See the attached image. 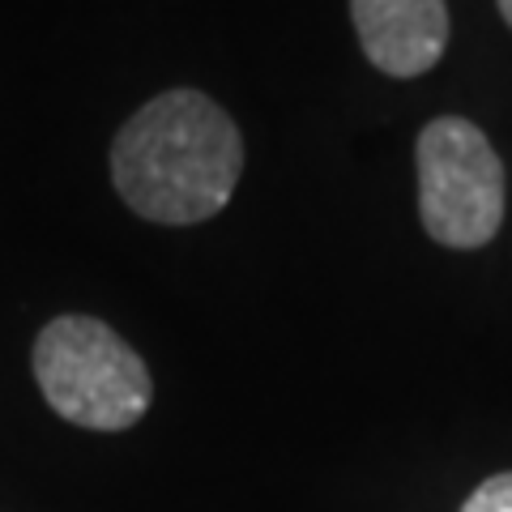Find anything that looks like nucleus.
I'll use <instances>...</instances> for the list:
<instances>
[{"mask_svg":"<svg viewBox=\"0 0 512 512\" xmlns=\"http://www.w3.org/2000/svg\"><path fill=\"white\" fill-rule=\"evenodd\" d=\"M495 5H500V18L512 26V0H495Z\"/></svg>","mask_w":512,"mask_h":512,"instance_id":"obj_6","label":"nucleus"},{"mask_svg":"<svg viewBox=\"0 0 512 512\" xmlns=\"http://www.w3.org/2000/svg\"><path fill=\"white\" fill-rule=\"evenodd\" d=\"M39 393L64 423L86 431H128L146 419L154 380L141 355L94 316H56L35 338Z\"/></svg>","mask_w":512,"mask_h":512,"instance_id":"obj_2","label":"nucleus"},{"mask_svg":"<svg viewBox=\"0 0 512 512\" xmlns=\"http://www.w3.org/2000/svg\"><path fill=\"white\" fill-rule=\"evenodd\" d=\"M419 218L444 248L470 252L504 222V163L487 133L461 116H440L419 133Z\"/></svg>","mask_w":512,"mask_h":512,"instance_id":"obj_3","label":"nucleus"},{"mask_svg":"<svg viewBox=\"0 0 512 512\" xmlns=\"http://www.w3.org/2000/svg\"><path fill=\"white\" fill-rule=\"evenodd\" d=\"M239 171V124L210 94L188 86L150 99L111 141V184L120 201L158 227H197L222 214Z\"/></svg>","mask_w":512,"mask_h":512,"instance_id":"obj_1","label":"nucleus"},{"mask_svg":"<svg viewBox=\"0 0 512 512\" xmlns=\"http://www.w3.org/2000/svg\"><path fill=\"white\" fill-rule=\"evenodd\" d=\"M363 56L389 77H423L448 47L444 0H350Z\"/></svg>","mask_w":512,"mask_h":512,"instance_id":"obj_4","label":"nucleus"},{"mask_svg":"<svg viewBox=\"0 0 512 512\" xmlns=\"http://www.w3.org/2000/svg\"><path fill=\"white\" fill-rule=\"evenodd\" d=\"M461 512H512V470L491 474L487 483H478L470 500L461 504Z\"/></svg>","mask_w":512,"mask_h":512,"instance_id":"obj_5","label":"nucleus"}]
</instances>
